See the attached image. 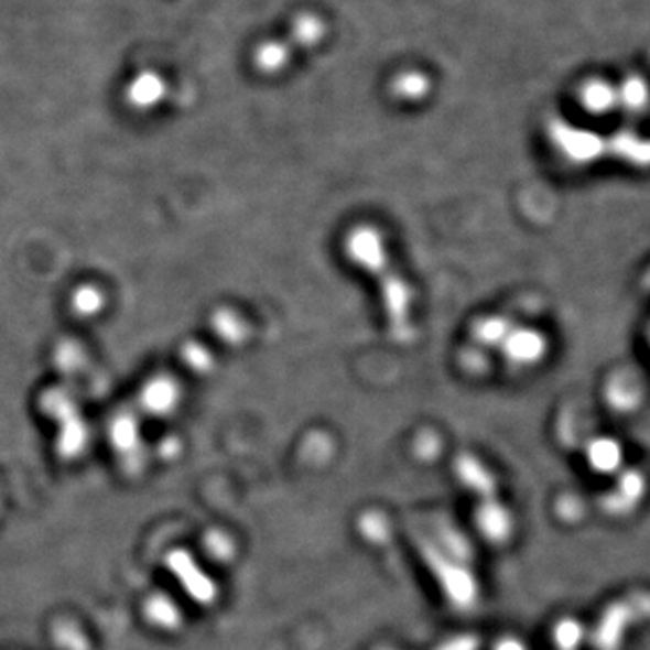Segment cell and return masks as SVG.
<instances>
[{"instance_id": "1", "label": "cell", "mask_w": 650, "mask_h": 650, "mask_svg": "<svg viewBox=\"0 0 650 650\" xmlns=\"http://www.w3.org/2000/svg\"><path fill=\"white\" fill-rule=\"evenodd\" d=\"M346 253L350 262L366 271L380 284V301L387 327L396 342L409 344L415 336L414 291L389 257L387 242L380 230L370 225H358L347 234Z\"/></svg>"}, {"instance_id": "2", "label": "cell", "mask_w": 650, "mask_h": 650, "mask_svg": "<svg viewBox=\"0 0 650 650\" xmlns=\"http://www.w3.org/2000/svg\"><path fill=\"white\" fill-rule=\"evenodd\" d=\"M426 551H429L432 571L437 576L441 589L445 591V596L451 600L452 606L459 610L474 609L479 596V587L472 571L466 567L468 562L452 555L440 545H429Z\"/></svg>"}, {"instance_id": "3", "label": "cell", "mask_w": 650, "mask_h": 650, "mask_svg": "<svg viewBox=\"0 0 650 650\" xmlns=\"http://www.w3.org/2000/svg\"><path fill=\"white\" fill-rule=\"evenodd\" d=\"M474 520H476V528L479 535L490 544H506L510 541L516 530V519L511 513L510 508L499 499V496L486 497L479 499L476 511H474Z\"/></svg>"}, {"instance_id": "4", "label": "cell", "mask_w": 650, "mask_h": 650, "mask_svg": "<svg viewBox=\"0 0 650 650\" xmlns=\"http://www.w3.org/2000/svg\"><path fill=\"white\" fill-rule=\"evenodd\" d=\"M499 350L511 366L533 367L548 355V338L539 329L516 324Z\"/></svg>"}, {"instance_id": "5", "label": "cell", "mask_w": 650, "mask_h": 650, "mask_svg": "<svg viewBox=\"0 0 650 650\" xmlns=\"http://www.w3.org/2000/svg\"><path fill=\"white\" fill-rule=\"evenodd\" d=\"M454 472L461 486L470 491L472 496H476L477 499L499 496L497 494L496 477L491 474L490 468L476 455L461 454L455 459Z\"/></svg>"}, {"instance_id": "6", "label": "cell", "mask_w": 650, "mask_h": 650, "mask_svg": "<svg viewBox=\"0 0 650 650\" xmlns=\"http://www.w3.org/2000/svg\"><path fill=\"white\" fill-rule=\"evenodd\" d=\"M555 141L562 152L576 163L595 161L606 149L598 136L573 127L562 126L561 129H556Z\"/></svg>"}, {"instance_id": "7", "label": "cell", "mask_w": 650, "mask_h": 650, "mask_svg": "<svg viewBox=\"0 0 650 650\" xmlns=\"http://www.w3.org/2000/svg\"><path fill=\"white\" fill-rule=\"evenodd\" d=\"M585 457L593 470L598 474H616L624 465V451L621 446L610 437H596L585 448Z\"/></svg>"}, {"instance_id": "8", "label": "cell", "mask_w": 650, "mask_h": 650, "mask_svg": "<svg viewBox=\"0 0 650 650\" xmlns=\"http://www.w3.org/2000/svg\"><path fill=\"white\" fill-rule=\"evenodd\" d=\"M643 490H646V483L638 472H624L615 490L607 497L606 506L616 513H626L629 508L638 505Z\"/></svg>"}, {"instance_id": "9", "label": "cell", "mask_w": 650, "mask_h": 650, "mask_svg": "<svg viewBox=\"0 0 650 650\" xmlns=\"http://www.w3.org/2000/svg\"><path fill=\"white\" fill-rule=\"evenodd\" d=\"M513 325L516 324L508 316H485V318L477 322L474 335H476L480 346L499 349L502 342L506 340V336L510 335V331L513 329Z\"/></svg>"}, {"instance_id": "10", "label": "cell", "mask_w": 650, "mask_h": 650, "mask_svg": "<svg viewBox=\"0 0 650 650\" xmlns=\"http://www.w3.org/2000/svg\"><path fill=\"white\" fill-rule=\"evenodd\" d=\"M629 616H627L626 607H613L607 610L604 618L600 620V626L596 629V638L602 643V649H610L620 641L621 636L626 635L627 626H629Z\"/></svg>"}, {"instance_id": "11", "label": "cell", "mask_w": 650, "mask_h": 650, "mask_svg": "<svg viewBox=\"0 0 650 650\" xmlns=\"http://www.w3.org/2000/svg\"><path fill=\"white\" fill-rule=\"evenodd\" d=\"M130 100L140 106H151L155 100H160L163 93H165V86L160 76L154 75L152 71H147L143 75L136 76L132 86L129 89Z\"/></svg>"}, {"instance_id": "12", "label": "cell", "mask_w": 650, "mask_h": 650, "mask_svg": "<svg viewBox=\"0 0 650 650\" xmlns=\"http://www.w3.org/2000/svg\"><path fill=\"white\" fill-rule=\"evenodd\" d=\"M585 640V627L576 618H562L553 627V643L559 650H578Z\"/></svg>"}, {"instance_id": "13", "label": "cell", "mask_w": 650, "mask_h": 650, "mask_svg": "<svg viewBox=\"0 0 650 650\" xmlns=\"http://www.w3.org/2000/svg\"><path fill=\"white\" fill-rule=\"evenodd\" d=\"M616 104V93L610 89L606 84H591L587 89L584 90V106L595 112V115H602L607 110L613 109Z\"/></svg>"}, {"instance_id": "14", "label": "cell", "mask_w": 650, "mask_h": 650, "mask_svg": "<svg viewBox=\"0 0 650 650\" xmlns=\"http://www.w3.org/2000/svg\"><path fill=\"white\" fill-rule=\"evenodd\" d=\"M613 149L618 152L621 160L630 161L636 165H646L647 163V145L643 141H638V138L630 134H620L613 143Z\"/></svg>"}, {"instance_id": "15", "label": "cell", "mask_w": 650, "mask_h": 650, "mask_svg": "<svg viewBox=\"0 0 650 650\" xmlns=\"http://www.w3.org/2000/svg\"><path fill=\"white\" fill-rule=\"evenodd\" d=\"M285 56H288V50L281 42H264L259 45V50L256 51L257 67L260 71H279L282 65L285 64Z\"/></svg>"}, {"instance_id": "16", "label": "cell", "mask_w": 650, "mask_h": 650, "mask_svg": "<svg viewBox=\"0 0 650 650\" xmlns=\"http://www.w3.org/2000/svg\"><path fill=\"white\" fill-rule=\"evenodd\" d=\"M386 520L380 519V516H376V513L361 519V531H364V535L369 537L375 542L380 541L381 537H386Z\"/></svg>"}, {"instance_id": "17", "label": "cell", "mask_w": 650, "mask_h": 650, "mask_svg": "<svg viewBox=\"0 0 650 650\" xmlns=\"http://www.w3.org/2000/svg\"><path fill=\"white\" fill-rule=\"evenodd\" d=\"M398 89L401 90V95L405 96V98H418V96L425 93V82L421 76L407 75L401 78Z\"/></svg>"}, {"instance_id": "18", "label": "cell", "mask_w": 650, "mask_h": 650, "mask_svg": "<svg viewBox=\"0 0 650 650\" xmlns=\"http://www.w3.org/2000/svg\"><path fill=\"white\" fill-rule=\"evenodd\" d=\"M479 641L470 635H457L446 640L437 650H477Z\"/></svg>"}, {"instance_id": "19", "label": "cell", "mask_w": 650, "mask_h": 650, "mask_svg": "<svg viewBox=\"0 0 650 650\" xmlns=\"http://www.w3.org/2000/svg\"><path fill=\"white\" fill-rule=\"evenodd\" d=\"M491 650H530V647L519 636L505 635L500 636L499 640L494 641Z\"/></svg>"}, {"instance_id": "20", "label": "cell", "mask_w": 650, "mask_h": 650, "mask_svg": "<svg viewBox=\"0 0 650 650\" xmlns=\"http://www.w3.org/2000/svg\"><path fill=\"white\" fill-rule=\"evenodd\" d=\"M318 30H321V28H318L316 21L310 19V17H305V19H302V21L299 22V25H296L295 35L301 36L302 42L315 41L316 35H318Z\"/></svg>"}, {"instance_id": "21", "label": "cell", "mask_w": 650, "mask_h": 650, "mask_svg": "<svg viewBox=\"0 0 650 650\" xmlns=\"http://www.w3.org/2000/svg\"><path fill=\"white\" fill-rule=\"evenodd\" d=\"M624 95H626V101L629 106L636 107L643 104V87L641 86L630 84V86H627L626 90H624Z\"/></svg>"}, {"instance_id": "22", "label": "cell", "mask_w": 650, "mask_h": 650, "mask_svg": "<svg viewBox=\"0 0 650 650\" xmlns=\"http://www.w3.org/2000/svg\"><path fill=\"white\" fill-rule=\"evenodd\" d=\"M376 650H398V649H394V647H380V649H376Z\"/></svg>"}]
</instances>
